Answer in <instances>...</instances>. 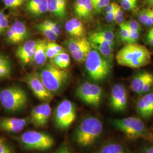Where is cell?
Instances as JSON below:
<instances>
[{"instance_id": "cell-33", "label": "cell", "mask_w": 153, "mask_h": 153, "mask_svg": "<svg viewBox=\"0 0 153 153\" xmlns=\"http://www.w3.org/2000/svg\"><path fill=\"white\" fill-rule=\"evenodd\" d=\"M27 0H3L5 5L11 9H16L26 3Z\"/></svg>"}, {"instance_id": "cell-45", "label": "cell", "mask_w": 153, "mask_h": 153, "mask_svg": "<svg viewBox=\"0 0 153 153\" xmlns=\"http://www.w3.org/2000/svg\"><path fill=\"white\" fill-rule=\"evenodd\" d=\"M142 153H153V143L145 146L142 149Z\"/></svg>"}, {"instance_id": "cell-30", "label": "cell", "mask_w": 153, "mask_h": 153, "mask_svg": "<svg viewBox=\"0 0 153 153\" xmlns=\"http://www.w3.org/2000/svg\"><path fill=\"white\" fill-rule=\"evenodd\" d=\"M92 33L95 35L102 37L108 40L114 41V39L115 38L114 33L112 31H111L110 30H98V31H95Z\"/></svg>"}, {"instance_id": "cell-23", "label": "cell", "mask_w": 153, "mask_h": 153, "mask_svg": "<svg viewBox=\"0 0 153 153\" xmlns=\"http://www.w3.org/2000/svg\"><path fill=\"white\" fill-rule=\"evenodd\" d=\"M98 153H129L123 145L117 142H109L99 149Z\"/></svg>"}, {"instance_id": "cell-1", "label": "cell", "mask_w": 153, "mask_h": 153, "mask_svg": "<svg viewBox=\"0 0 153 153\" xmlns=\"http://www.w3.org/2000/svg\"><path fill=\"white\" fill-rule=\"evenodd\" d=\"M120 65L131 68H140L150 64L152 54L145 46L137 43H127L116 56Z\"/></svg>"}, {"instance_id": "cell-4", "label": "cell", "mask_w": 153, "mask_h": 153, "mask_svg": "<svg viewBox=\"0 0 153 153\" xmlns=\"http://www.w3.org/2000/svg\"><path fill=\"white\" fill-rule=\"evenodd\" d=\"M45 86L52 94L57 93L65 87L70 78L69 73L52 63L42 67L36 73Z\"/></svg>"}, {"instance_id": "cell-36", "label": "cell", "mask_w": 153, "mask_h": 153, "mask_svg": "<svg viewBox=\"0 0 153 153\" xmlns=\"http://www.w3.org/2000/svg\"><path fill=\"white\" fill-rule=\"evenodd\" d=\"M138 17L140 22L143 25H145L150 18V8L145 9L141 10L138 13Z\"/></svg>"}, {"instance_id": "cell-9", "label": "cell", "mask_w": 153, "mask_h": 153, "mask_svg": "<svg viewBox=\"0 0 153 153\" xmlns=\"http://www.w3.org/2000/svg\"><path fill=\"white\" fill-rule=\"evenodd\" d=\"M76 95L84 103L98 107L102 99L103 90L98 85L84 82L76 88Z\"/></svg>"}, {"instance_id": "cell-25", "label": "cell", "mask_w": 153, "mask_h": 153, "mask_svg": "<svg viewBox=\"0 0 153 153\" xmlns=\"http://www.w3.org/2000/svg\"><path fill=\"white\" fill-rule=\"evenodd\" d=\"M51 63L61 69H66L70 65V56L66 52L60 53L51 59Z\"/></svg>"}, {"instance_id": "cell-13", "label": "cell", "mask_w": 153, "mask_h": 153, "mask_svg": "<svg viewBox=\"0 0 153 153\" xmlns=\"http://www.w3.org/2000/svg\"><path fill=\"white\" fill-rule=\"evenodd\" d=\"M29 118L2 117L0 119V131L17 133L23 130L29 122Z\"/></svg>"}, {"instance_id": "cell-10", "label": "cell", "mask_w": 153, "mask_h": 153, "mask_svg": "<svg viewBox=\"0 0 153 153\" xmlns=\"http://www.w3.org/2000/svg\"><path fill=\"white\" fill-rule=\"evenodd\" d=\"M22 81L26 83L33 95L41 101L49 102L53 97V94L45 86L36 73H27L23 77Z\"/></svg>"}, {"instance_id": "cell-51", "label": "cell", "mask_w": 153, "mask_h": 153, "mask_svg": "<svg viewBox=\"0 0 153 153\" xmlns=\"http://www.w3.org/2000/svg\"><path fill=\"white\" fill-rule=\"evenodd\" d=\"M150 16L153 22V9L150 8Z\"/></svg>"}, {"instance_id": "cell-50", "label": "cell", "mask_w": 153, "mask_h": 153, "mask_svg": "<svg viewBox=\"0 0 153 153\" xmlns=\"http://www.w3.org/2000/svg\"><path fill=\"white\" fill-rule=\"evenodd\" d=\"M148 5L153 8V0H146Z\"/></svg>"}, {"instance_id": "cell-5", "label": "cell", "mask_w": 153, "mask_h": 153, "mask_svg": "<svg viewBox=\"0 0 153 153\" xmlns=\"http://www.w3.org/2000/svg\"><path fill=\"white\" fill-rule=\"evenodd\" d=\"M85 66L90 78L95 82L103 81L109 76L112 66L97 50L91 49L85 61Z\"/></svg>"}, {"instance_id": "cell-37", "label": "cell", "mask_w": 153, "mask_h": 153, "mask_svg": "<svg viewBox=\"0 0 153 153\" xmlns=\"http://www.w3.org/2000/svg\"><path fill=\"white\" fill-rule=\"evenodd\" d=\"M124 23L130 32L133 31H140L141 30L140 23L135 20H130L128 22H124Z\"/></svg>"}, {"instance_id": "cell-7", "label": "cell", "mask_w": 153, "mask_h": 153, "mask_svg": "<svg viewBox=\"0 0 153 153\" xmlns=\"http://www.w3.org/2000/svg\"><path fill=\"white\" fill-rule=\"evenodd\" d=\"M18 141L23 148L30 150H47L55 144L53 138L50 135L35 131L23 133L19 137Z\"/></svg>"}, {"instance_id": "cell-52", "label": "cell", "mask_w": 153, "mask_h": 153, "mask_svg": "<svg viewBox=\"0 0 153 153\" xmlns=\"http://www.w3.org/2000/svg\"><path fill=\"white\" fill-rule=\"evenodd\" d=\"M149 33H153V27L151 28L150 29V30L149 31Z\"/></svg>"}, {"instance_id": "cell-24", "label": "cell", "mask_w": 153, "mask_h": 153, "mask_svg": "<svg viewBox=\"0 0 153 153\" xmlns=\"http://www.w3.org/2000/svg\"><path fill=\"white\" fill-rule=\"evenodd\" d=\"M10 27L13 29L14 32L16 33L21 42L27 39L30 35L27 28L21 21H18L13 23Z\"/></svg>"}, {"instance_id": "cell-44", "label": "cell", "mask_w": 153, "mask_h": 153, "mask_svg": "<svg viewBox=\"0 0 153 153\" xmlns=\"http://www.w3.org/2000/svg\"><path fill=\"white\" fill-rule=\"evenodd\" d=\"M115 12H116V10L115 11L105 14V19L107 22L110 23V22L115 21V16H116Z\"/></svg>"}, {"instance_id": "cell-8", "label": "cell", "mask_w": 153, "mask_h": 153, "mask_svg": "<svg viewBox=\"0 0 153 153\" xmlns=\"http://www.w3.org/2000/svg\"><path fill=\"white\" fill-rule=\"evenodd\" d=\"M76 116L75 104L68 99H64L56 106L53 113L55 126L61 131L66 130L74 123Z\"/></svg>"}, {"instance_id": "cell-17", "label": "cell", "mask_w": 153, "mask_h": 153, "mask_svg": "<svg viewBox=\"0 0 153 153\" xmlns=\"http://www.w3.org/2000/svg\"><path fill=\"white\" fill-rule=\"evenodd\" d=\"M25 9L33 16H39L44 14L48 11V0H27Z\"/></svg>"}, {"instance_id": "cell-46", "label": "cell", "mask_w": 153, "mask_h": 153, "mask_svg": "<svg viewBox=\"0 0 153 153\" xmlns=\"http://www.w3.org/2000/svg\"><path fill=\"white\" fill-rule=\"evenodd\" d=\"M55 153H72V152L67 147L62 146L59 148Z\"/></svg>"}, {"instance_id": "cell-14", "label": "cell", "mask_w": 153, "mask_h": 153, "mask_svg": "<svg viewBox=\"0 0 153 153\" xmlns=\"http://www.w3.org/2000/svg\"><path fill=\"white\" fill-rule=\"evenodd\" d=\"M37 42V40H29L16 49V55L22 65H26L33 61Z\"/></svg>"}, {"instance_id": "cell-21", "label": "cell", "mask_w": 153, "mask_h": 153, "mask_svg": "<svg viewBox=\"0 0 153 153\" xmlns=\"http://www.w3.org/2000/svg\"><path fill=\"white\" fill-rule=\"evenodd\" d=\"M90 44V41L83 37L70 39L65 42L66 47L71 53L78 52Z\"/></svg>"}, {"instance_id": "cell-6", "label": "cell", "mask_w": 153, "mask_h": 153, "mask_svg": "<svg viewBox=\"0 0 153 153\" xmlns=\"http://www.w3.org/2000/svg\"><path fill=\"white\" fill-rule=\"evenodd\" d=\"M27 94L22 88L11 86L0 91V103L9 112L16 113L25 109L28 103Z\"/></svg>"}, {"instance_id": "cell-20", "label": "cell", "mask_w": 153, "mask_h": 153, "mask_svg": "<svg viewBox=\"0 0 153 153\" xmlns=\"http://www.w3.org/2000/svg\"><path fill=\"white\" fill-rule=\"evenodd\" d=\"M33 61L38 66H43L47 60L46 54L47 42L45 40H38Z\"/></svg>"}, {"instance_id": "cell-39", "label": "cell", "mask_w": 153, "mask_h": 153, "mask_svg": "<svg viewBox=\"0 0 153 153\" xmlns=\"http://www.w3.org/2000/svg\"><path fill=\"white\" fill-rule=\"evenodd\" d=\"M60 53L57 52L50 44L47 42V47H46V54L48 59H52L54 58L57 55H59Z\"/></svg>"}, {"instance_id": "cell-34", "label": "cell", "mask_w": 153, "mask_h": 153, "mask_svg": "<svg viewBox=\"0 0 153 153\" xmlns=\"http://www.w3.org/2000/svg\"><path fill=\"white\" fill-rule=\"evenodd\" d=\"M66 31L73 38H80L77 33L76 28L74 27L71 19L66 22L65 25Z\"/></svg>"}, {"instance_id": "cell-31", "label": "cell", "mask_w": 153, "mask_h": 153, "mask_svg": "<svg viewBox=\"0 0 153 153\" xmlns=\"http://www.w3.org/2000/svg\"><path fill=\"white\" fill-rule=\"evenodd\" d=\"M6 36L7 42L11 44H18L21 42L20 39L18 38L16 33L14 32L11 27L9 28V29L7 30L6 33Z\"/></svg>"}, {"instance_id": "cell-29", "label": "cell", "mask_w": 153, "mask_h": 153, "mask_svg": "<svg viewBox=\"0 0 153 153\" xmlns=\"http://www.w3.org/2000/svg\"><path fill=\"white\" fill-rule=\"evenodd\" d=\"M74 28H76L77 33L80 38H82L85 33V30L82 22L78 18H72L71 19Z\"/></svg>"}, {"instance_id": "cell-40", "label": "cell", "mask_w": 153, "mask_h": 153, "mask_svg": "<svg viewBox=\"0 0 153 153\" xmlns=\"http://www.w3.org/2000/svg\"><path fill=\"white\" fill-rule=\"evenodd\" d=\"M140 31H133L129 33V38L127 41V43H137V41L140 38Z\"/></svg>"}, {"instance_id": "cell-15", "label": "cell", "mask_w": 153, "mask_h": 153, "mask_svg": "<svg viewBox=\"0 0 153 153\" xmlns=\"http://www.w3.org/2000/svg\"><path fill=\"white\" fill-rule=\"evenodd\" d=\"M137 111L139 116L145 120L153 116V91L142 95L137 104Z\"/></svg>"}, {"instance_id": "cell-11", "label": "cell", "mask_w": 153, "mask_h": 153, "mask_svg": "<svg viewBox=\"0 0 153 153\" xmlns=\"http://www.w3.org/2000/svg\"><path fill=\"white\" fill-rule=\"evenodd\" d=\"M128 104V94L124 86L121 84L115 85L111 89L110 105L115 112H124Z\"/></svg>"}, {"instance_id": "cell-47", "label": "cell", "mask_w": 153, "mask_h": 153, "mask_svg": "<svg viewBox=\"0 0 153 153\" xmlns=\"http://www.w3.org/2000/svg\"><path fill=\"white\" fill-rule=\"evenodd\" d=\"M146 39L148 42V44L153 47V34L152 33L148 32L146 36Z\"/></svg>"}, {"instance_id": "cell-48", "label": "cell", "mask_w": 153, "mask_h": 153, "mask_svg": "<svg viewBox=\"0 0 153 153\" xmlns=\"http://www.w3.org/2000/svg\"><path fill=\"white\" fill-rule=\"evenodd\" d=\"M115 21L116 22V23L120 25L123 22H124V16H123L115 17Z\"/></svg>"}, {"instance_id": "cell-35", "label": "cell", "mask_w": 153, "mask_h": 153, "mask_svg": "<svg viewBox=\"0 0 153 153\" xmlns=\"http://www.w3.org/2000/svg\"><path fill=\"white\" fill-rule=\"evenodd\" d=\"M120 26V38L123 42H126L128 41V39L129 38V33L130 31L128 29L127 27L126 26V24L124 22L119 25Z\"/></svg>"}, {"instance_id": "cell-28", "label": "cell", "mask_w": 153, "mask_h": 153, "mask_svg": "<svg viewBox=\"0 0 153 153\" xmlns=\"http://www.w3.org/2000/svg\"><path fill=\"white\" fill-rule=\"evenodd\" d=\"M9 29L8 16L4 12L0 11V36L6 33Z\"/></svg>"}, {"instance_id": "cell-12", "label": "cell", "mask_w": 153, "mask_h": 153, "mask_svg": "<svg viewBox=\"0 0 153 153\" xmlns=\"http://www.w3.org/2000/svg\"><path fill=\"white\" fill-rule=\"evenodd\" d=\"M52 114V108L47 102L39 104L33 108L30 114V121L36 128L46 126Z\"/></svg>"}, {"instance_id": "cell-42", "label": "cell", "mask_w": 153, "mask_h": 153, "mask_svg": "<svg viewBox=\"0 0 153 153\" xmlns=\"http://www.w3.org/2000/svg\"><path fill=\"white\" fill-rule=\"evenodd\" d=\"M48 43L57 52H58L59 53L65 52L66 51L65 49H64L62 46H61L60 45L56 43L55 42H51V41H49Z\"/></svg>"}, {"instance_id": "cell-49", "label": "cell", "mask_w": 153, "mask_h": 153, "mask_svg": "<svg viewBox=\"0 0 153 153\" xmlns=\"http://www.w3.org/2000/svg\"><path fill=\"white\" fill-rule=\"evenodd\" d=\"M99 1H100L102 2H103L104 5L106 6V7L110 4V0H99Z\"/></svg>"}, {"instance_id": "cell-27", "label": "cell", "mask_w": 153, "mask_h": 153, "mask_svg": "<svg viewBox=\"0 0 153 153\" xmlns=\"http://www.w3.org/2000/svg\"><path fill=\"white\" fill-rule=\"evenodd\" d=\"M36 27L39 31L43 35H44L45 38L48 39L49 41L55 42L57 40L58 35L54 31H53L51 28L45 27L41 23L37 25Z\"/></svg>"}, {"instance_id": "cell-3", "label": "cell", "mask_w": 153, "mask_h": 153, "mask_svg": "<svg viewBox=\"0 0 153 153\" xmlns=\"http://www.w3.org/2000/svg\"><path fill=\"white\" fill-rule=\"evenodd\" d=\"M103 125L102 121L94 116L84 118L76 127L74 138L81 148L91 146L102 134Z\"/></svg>"}, {"instance_id": "cell-43", "label": "cell", "mask_w": 153, "mask_h": 153, "mask_svg": "<svg viewBox=\"0 0 153 153\" xmlns=\"http://www.w3.org/2000/svg\"><path fill=\"white\" fill-rule=\"evenodd\" d=\"M118 5H119L118 4H117L116 3H115V2L110 3L109 5L105 8V14L109 13H111V12L115 11Z\"/></svg>"}, {"instance_id": "cell-41", "label": "cell", "mask_w": 153, "mask_h": 153, "mask_svg": "<svg viewBox=\"0 0 153 153\" xmlns=\"http://www.w3.org/2000/svg\"><path fill=\"white\" fill-rule=\"evenodd\" d=\"M49 28H51L53 31H54L58 36L60 35L61 31H62V29H61L60 25L58 24L57 23L52 22V23Z\"/></svg>"}, {"instance_id": "cell-19", "label": "cell", "mask_w": 153, "mask_h": 153, "mask_svg": "<svg viewBox=\"0 0 153 153\" xmlns=\"http://www.w3.org/2000/svg\"><path fill=\"white\" fill-rule=\"evenodd\" d=\"M48 11L53 16L62 19L66 14V0H48Z\"/></svg>"}, {"instance_id": "cell-32", "label": "cell", "mask_w": 153, "mask_h": 153, "mask_svg": "<svg viewBox=\"0 0 153 153\" xmlns=\"http://www.w3.org/2000/svg\"><path fill=\"white\" fill-rule=\"evenodd\" d=\"M137 2L136 0H120L121 7L125 10H131L136 7Z\"/></svg>"}, {"instance_id": "cell-16", "label": "cell", "mask_w": 153, "mask_h": 153, "mask_svg": "<svg viewBox=\"0 0 153 153\" xmlns=\"http://www.w3.org/2000/svg\"><path fill=\"white\" fill-rule=\"evenodd\" d=\"M94 11L92 0H76L74 12L78 18L86 19L90 18Z\"/></svg>"}, {"instance_id": "cell-22", "label": "cell", "mask_w": 153, "mask_h": 153, "mask_svg": "<svg viewBox=\"0 0 153 153\" xmlns=\"http://www.w3.org/2000/svg\"><path fill=\"white\" fill-rule=\"evenodd\" d=\"M11 71V61L8 56L0 52V80L10 78Z\"/></svg>"}, {"instance_id": "cell-38", "label": "cell", "mask_w": 153, "mask_h": 153, "mask_svg": "<svg viewBox=\"0 0 153 153\" xmlns=\"http://www.w3.org/2000/svg\"><path fill=\"white\" fill-rule=\"evenodd\" d=\"M0 153H13L9 144L3 138L0 139Z\"/></svg>"}, {"instance_id": "cell-2", "label": "cell", "mask_w": 153, "mask_h": 153, "mask_svg": "<svg viewBox=\"0 0 153 153\" xmlns=\"http://www.w3.org/2000/svg\"><path fill=\"white\" fill-rule=\"evenodd\" d=\"M112 125L131 140L143 139L153 143V132L139 117L131 116L112 119Z\"/></svg>"}, {"instance_id": "cell-26", "label": "cell", "mask_w": 153, "mask_h": 153, "mask_svg": "<svg viewBox=\"0 0 153 153\" xmlns=\"http://www.w3.org/2000/svg\"><path fill=\"white\" fill-rule=\"evenodd\" d=\"M91 49V44H90L78 52L71 53V56L75 60L78 62H85L88 55V53Z\"/></svg>"}, {"instance_id": "cell-18", "label": "cell", "mask_w": 153, "mask_h": 153, "mask_svg": "<svg viewBox=\"0 0 153 153\" xmlns=\"http://www.w3.org/2000/svg\"><path fill=\"white\" fill-rule=\"evenodd\" d=\"M153 75L152 73L147 71H142L138 73L131 80V90L138 95H142L143 88Z\"/></svg>"}]
</instances>
